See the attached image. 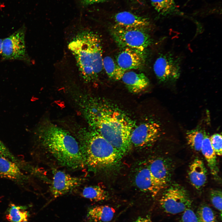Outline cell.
<instances>
[{"mask_svg":"<svg viewBox=\"0 0 222 222\" xmlns=\"http://www.w3.org/2000/svg\"><path fill=\"white\" fill-rule=\"evenodd\" d=\"M201 151L207 162L211 174L214 176L217 177L219 170L216 155L211 146L210 137L206 134L202 144Z\"/></svg>","mask_w":222,"mask_h":222,"instance_id":"obj_19","label":"cell"},{"mask_svg":"<svg viewBox=\"0 0 222 222\" xmlns=\"http://www.w3.org/2000/svg\"><path fill=\"white\" fill-rule=\"evenodd\" d=\"M0 178L20 182H23L26 179L16 163L1 155H0Z\"/></svg>","mask_w":222,"mask_h":222,"instance_id":"obj_17","label":"cell"},{"mask_svg":"<svg viewBox=\"0 0 222 222\" xmlns=\"http://www.w3.org/2000/svg\"><path fill=\"white\" fill-rule=\"evenodd\" d=\"M133 222H153L148 215L141 216L137 218Z\"/></svg>","mask_w":222,"mask_h":222,"instance_id":"obj_31","label":"cell"},{"mask_svg":"<svg viewBox=\"0 0 222 222\" xmlns=\"http://www.w3.org/2000/svg\"><path fill=\"white\" fill-rule=\"evenodd\" d=\"M103 68L109 77L112 80L117 81L121 79L126 72L110 56H106L103 59Z\"/></svg>","mask_w":222,"mask_h":222,"instance_id":"obj_21","label":"cell"},{"mask_svg":"<svg viewBox=\"0 0 222 222\" xmlns=\"http://www.w3.org/2000/svg\"><path fill=\"white\" fill-rule=\"evenodd\" d=\"M153 69L156 77L160 82L175 81L180 75V61L171 53L161 54L154 63Z\"/></svg>","mask_w":222,"mask_h":222,"instance_id":"obj_7","label":"cell"},{"mask_svg":"<svg viewBox=\"0 0 222 222\" xmlns=\"http://www.w3.org/2000/svg\"><path fill=\"white\" fill-rule=\"evenodd\" d=\"M29 216L27 207L13 204L9 205L6 215V219L10 222H28Z\"/></svg>","mask_w":222,"mask_h":222,"instance_id":"obj_20","label":"cell"},{"mask_svg":"<svg viewBox=\"0 0 222 222\" xmlns=\"http://www.w3.org/2000/svg\"><path fill=\"white\" fill-rule=\"evenodd\" d=\"M210 199L213 207L219 212L222 216V193L221 190L212 189L210 192Z\"/></svg>","mask_w":222,"mask_h":222,"instance_id":"obj_26","label":"cell"},{"mask_svg":"<svg viewBox=\"0 0 222 222\" xmlns=\"http://www.w3.org/2000/svg\"><path fill=\"white\" fill-rule=\"evenodd\" d=\"M148 167L161 191L167 185L169 179V173L167 165L163 159L156 158L151 160Z\"/></svg>","mask_w":222,"mask_h":222,"instance_id":"obj_14","label":"cell"},{"mask_svg":"<svg viewBox=\"0 0 222 222\" xmlns=\"http://www.w3.org/2000/svg\"><path fill=\"white\" fill-rule=\"evenodd\" d=\"M188 177L191 185L196 189L200 190L207 182V171L203 161L196 158L190 164Z\"/></svg>","mask_w":222,"mask_h":222,"instance_id":"obj_15","label":"cell"},{"mask_svg":"<svg viewBox=\"0 0 222 222\" xmlns=\"http://www.w3.org/2000/svg\"><path fill=\"white\" fill-rule=\"evenodd\" d=\"M159 203L165 212L174 215L190 208L191 201L185 189L180 185L175 184L164 192Z\"/></svg>","mask_w":222,"mask_h":222,"instance_id":"obj_6","label":"cell"},{"mask_svg":"<svg viewBox=\"0 0 222 222\" xmlns=\"http://www.w3.org/2000/svg\"><path fill=\"white\" fill-rule=\"evenodd\" d=\"M183 212L181 222H199L196 213L190 208Z\"/></svg>","mask_w":222,"mask_h":222,"instance_id":"obj_28","label":"cell"},{"mask_svg":"<svg viewBox=\"0 0 222 222\" xmlns=\"http://www.w3.org/2000/svg\"><path fill=\"white\" fill-rule=\"evenodd\" d=\"M75 99L91 129L98 133L124 155L131 150L130 137L135 122L110 103L77 93Z\"/></svg>","mask_w":222,"mask_h":222,"instance_id":"obj_1","label":"cell"},{"mask_svg":"<svg viewBox=\"0 0 222 222\" xmlns=\"http://www.w3.org/2000/svg\"><path fill=\"white\" fill-rule=\"evenodd\" d=\"M106 0H80V1L82 5L87 6L95 3L103 2Z\"/></svg>","mask_w":222,"mask_h":222,"instance_id":"obj_30","label":"cell"},{"mask_svg":"<svg viewBox=\"0 0 222 222\" xmlns=\"http://www.w3.org/2000/svg\"><path fill=\"white\" fill-rule=\"evenodd\" d=\"M83 179L60 170L54 173L50 191L54 198L64 195L79 186Z\"/></svg>","mask_w":222,"mask_h":222,"instance_id":"obj_10","label":"cell"},{"mask_svg":"<svg viewBox=\"0 0 222 222\" xmlns=\"http://www.w3.org/2000/svg\"><path fill=\"white\" fill-rule=\"evenodd\" d=\"M135 183L140 190L154 197L160 191L153 179L148 166L140 169L135 178Z\"/></svg>","mask_w":222,"mask_h":222,"instance_id":"obj_16","label":"cell"},{"mask_svg":"<svg viewBox=\"0 0 222 222\" xmlns=\"http://www.w3.org/2000/svg\"><path fill=\"white\" fill-rule=\"evenodd\" d=\"M0 155L5 157L17 164V160L16 158L0 140Z\"/></svg>","mask_w":222,"mask_h":222,"instance_id":"obj_29","label":"cell"},{"mask_svg":"<svg viewBox=\"0 0 222 222\" xmlns=\"http://www.w3.org/2000/svg\"><path fill=\"white\" fill-rule=\"evenodd\" d=\"M115 212V209L108 205L97 206L88 210L86 219L88 222H109Z\"/></svg>","mask_w":222,"mask_h":222,"instance_id":"obj_18","label":"cell"},{"mask_svg":"<svg viewBox=\"0 0 222 222\" xmlns=\"http://www.w3.org/2000/svg\"><path fill=\"white\" fill-rule=\"evenodd\" d=\"M161 127L153 121L142 123L134 129L130 140L132 146L138 148L149 147L154 143L160 137Z\"/></svg>","mask_w":222,"mask_h":222,"instance_id":"obj_8","label":"cell"},{"mask_svg":"<svg viewBox=\"0 0 222 222\" xmlns=\"http://www.w3.org/2000/svg\"><path fill=\"white\" fill-rule=\"evenodd\" d=\"M206 134L204 132L198 129L187 131L186 134V139L188 145L196 151H201Z\"/></svg>","mask_w":222,"mask_h":222,"instance_id":"obj_23","label":"cell"},{"mask_svg":"<svg viewBox=\"0 0 222 222\" xmlns=\"http://www.w3.org/2000/svg\"><path fill=\"white\" fill-rule=\"evenodd\" d=\"M121 49L117 56L116 63L122 70L126 72L143 66L144 62L143 52L128 48Z\"/></svg>","mask_w":222,"mask_h":222,"instance_id":"obj_11","label":"cell"},{"mask_svg":"<svg viewBox=\"0 0 222 222\" xmlns=\"http://www.w3.org/2000/svg\"><path fill=\"white\" fill-rule=\"evenodd\" d=\"M155 10L160 14L166 15L175 12L177 7L175 0H150Z\"/></svg>","mask_w":222,"mask_h":222,"instance_id":"obj_24","label":"cell"},{"mask_svg":"<svg viewBox=\"0 0 222 222\" xmlns=\"http://www.w3.org/2000/svg\"><path fill=\"white\" fill-rule=\"evenodd\" d=\"M81 196L92 201H100L106 199L107 194L105 190L99 186H92L85 187Z\"/></svg>","mask_w":222,"mask_h":222,"instance_id":"obj_22","label":"cell"},{"mask_svg":"<svg viewBox=\"0 0 222 222\" xmlns=\"http://www.w3.org/2000/svg\"><path fill=\"white\" fill-rule=\"evenodd\" d=\"M25 29L21 28L2 40L1 53L7 60H24L26 58Z\"/></svg>","mask_w":222,"mask_h":222,"instance_id":"obj_9","label":"cell"},{"mask_svg":"<svg viewBox=\"0 0 222 222\" xmlns=\"http://www.w3.org/2000/svg\"><path fill=\"white\" fill-rule=\"evenodd\" d=\"M146 29L126 28L115 24L111 29V33L121 49L128 48L143 52L151 43V37Z\"/></svg>","mask_w":222,"mask_h":222,"instance_id":"obj_5","label":"cell"},{"mask_svg":"<svg viewBox=\"0 0 222 222\" xmlns=\"http://www.w3.org/2000/svg\"><path fill=\"white\" fill-rule=\"evenodd\" d=\"M36 134L40 146L60 165L74 169L85 165L78 142L68 131L45 121Z\"/></svg>","mask_w":222,"mask_h":222,"instance_id":"obj_2","label":"cell"},{"mask_svg":"<svg viewBox=\"0 0 222 222\" xmlns=\"http://www.w3.org/2000/svg\"><path fill=\"white\" fill-rule=\"evenodd\" d=\"M196 213L199 222H217L214 211L207 204L201 205Z\"/></svg>","mask_w":222,"mask_h":222,"instance_id":"obj_25","label":"cell"},{"mask_svg":"<svg viewBox=\"0 0 222 222\" xmlns=\"http://www.w3.org/2000/svg\"><path fill=\"white\" fill-rule=\"evenodd\" d=\"M114 19L117 25L124 27L146 29L150 25L148 18L124 11L116 14Z\"/></svg>","mask_w":222,"mask_h":222,"instance_id":"obj_12","label":"cell"},{"mask_svg":"<svg viewBox=\"0 0 222 222\" xmlns=\"http://www.w3.org/2000/svg\"><path fill=\"white\" fill-rule=\"evenodd\" d=\"M101 39L96 33L85 30L79 32L68 45L81 76L87 82L96 80L103 68Z\"/></svg>","mask_w":222,"mask_h":222,"instance_id":"obj_3","label":"cell"},{"mask_svg":"<svg viewBox=\"0 0 222 222\" xmlns=\"http://www.w3.org/2000/svg\"><path fill=\"white\" fill-rule=\"evenodd\" d=\"M2 40H2V39H0V53L1 52V51L2 45Z\"/></svg>","mask_w":222,"mask_h":222,"instance_id":"obj_32","label":"cell"},{"mask_svg":"<svg viewBox=\"0 0 222 222\" xmlns=\"http://www.w3.org/2000/svg\"><path fill=\"white\" fill-rule=\"evenodd\" d=\"M212 148L216 155L221 156L222 153V138L221 135L215 134L210 137Z\"/></svg>","mask_w":222,"mask_h":222,"instance_id":"obj_27","label":"cell"},{"mask_svg":"<svg viewBox=\"0 0 222 222\" xmlns=\"http://www.w3.org/2000/svg\"><path fill=\"white\" fill-rule=\"evenodd\" d=\"M77 138L84 165L90 169L112 166L123 156L98 133L91 129L81 128L77 132Z\"/></svg>","mask_w":222,"mask_h":222,"instance_id":"obj_4","label":"cell"},{"mask_svg":"<svg viewBox=\"0 0 222 222\" xmlns=\"http://www.w3.org/2000/svg\"><path fill=\"white\" fill-rule=\"evenodd\" d=\"M121 79L128 90L133 93L143 91L149 85L148 79L142 73L132 71L125 72Z\"/></svg>","mask_w":222,"mask_h":222,"instance_id":"obj_13","label":"cell"},{"mask_svg":"<svg viewBox=\"0 0 222 222\" xmlns=\"http://www.w3.org/2000/svg\"><path fill=\"white\" fill-rule=\"evenodd\" d=\"M132 1H138V0H130Z\"/></svg>","mask_w":222,"mask_h":222,"instance_id":"obj_33","label":"cell"}]
</instances>
